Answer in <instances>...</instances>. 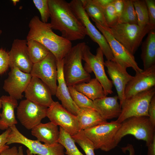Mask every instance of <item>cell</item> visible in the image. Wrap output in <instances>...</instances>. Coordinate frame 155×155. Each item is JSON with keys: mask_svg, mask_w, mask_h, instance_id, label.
Instances as JSON below:
<instances>
[{"mask_svg": "<svg viewBox=\"0 0 155 155\" xmlns=\"http://www.w3.org/2000/svg\"><path fill=\"white\" fill-rule=\"evenodd\" d=\"M33 2L40 12L41 21L47 23L50 18L48 0H33Z\"/></svg>", "mask_w": 155, "mask_h": 155, "instance_id": "obj_35", "label": "cell"}, {"mask_svg": "<svg viewBox=\"0 0 155 155\" xmlns=\"http://www.w3.org/2000/svg\"><path fill=\"white\" fill-rule=\"evenodd\" d=\"M97 28L104 36L113 53L114 59L123 67H131L136 73L143 71L138 66L134 55L116 40L109 32L107 27L103 26L96 22Z\"/></svg>", "mask_w": 155, "mask_h": 155, "instance_id": "obj_11", "label": "cell"}, {"mask_svg": "<svg viewBox=\"0 0 155 155\" xmlns=\"http://www.w3.org/2000/svg\"><path fill=\"white\" fill-rule=\"evenodd\" d=\"M1 108H2V104H1V100L0 98V110ZM1 114V113L0 112V118Z\"/></svg>", "mask_w": 155, "mask_h": 155, "instance_id": "obj_47", "label": "cell"}, {"mask_svg": "<svg viewBox=\"0 0 155 155\" xmlns=\"http://www.w3.org/2000/svg\"><path fill=\"white\" fill-rule=\"evenodd\" d=\"M86 12L94 22L106 27L108 26L104 16L103 9L96 3L93 0H81Z\"/></svg>", "mask_w": 155, "mask_h": 155, "instance_id": "obj_27", "label": "cell"}, {"mask_svg": "<svg viewBox=\"0 0 155 155\" xmlns=\"http://www.w3.org/2000/svg\"><path fill=\"white\" fill-rule=\"evenodd\" d=\"M86 44L81 42L72 47L64 58L63 73L67 86L88 82L91 79L82 63L83 49Z\"/></svg>", "mask_w": 155, "mask_h": 155, "instance_id": "obj_3", "label": "cell"}, {"mask_svg": "<svg viewBox=\"0 0 155 155\" xmlns=\"http://www.w3.org/2000/svg\"><path fill=\"white\" fill-rule=\"evenodd\" d=\"M117 95L112 97L106 96L93 101L96 110L105 120L117 118L121 111V106L118 101Z\"/></svg>", "mask_w": 155, "mask_h": 155, "instance_id": "obj_21", "label": "cell"}, {"mask_svg": "<svg viewBox=\"0 0 155 155\" xmlns=\"http://www.w3.org/2000/svg\"><path fill=\"white\" fill-rule=\"evenodd\" d=\"M27 155H35L30 153L29 150L27 149L26 151Z\"/></svg>", "mask_w": 155, "mask_h": 155, "instance_id": "obj_45", "label": "cell"}, {"mask_svg": "<svg viewBox=\"0 0 155 155\" xmlns=\"http://www.w3.org/2000/svg\"><path fill=\"white\" fill-rule=\"evenodd\" d=\"M2 33V31L1 30H0V35H1Z\"/></svg>", "mask_w": 155, "mask_h": 155, "instance_id": "obj_49", "label": "cell"}, {"mask_svg": "<svg viewBox=\"0 0 155 155\" xmlns=\"http://www.w3.org/2000/svg\"><path fill=\"white\" fill-rule=\"evenodd\" d=\"M147 146L148 148L147 155H155V136L152 142Z\"/></svg>", "mask_w": 155, "mask_h": 155, "instance_id": "obj_43", "label": "cell"}, {"mask_svg": "<svg viewBox=\"0 0 155 155\" xmlns=\"http://www.w3.org/2000/svg\"><path fill=\"white\" fill-rule=\"evenodd\" d=\"M137 19V25L144 28L149 24L147 8L145 0H133Z\"/></svg>", "mask_w": 155, "mask_h": 155, "instance_id": "obj_31", "label": "cell"}, {"mask_svg": "<svg viewBox=\"0 0 155 155\" xmlns=\"http://www.w3.org/2000/svg\"><path fill=\"white\" fill-rule=\"evenodd\" d=\"M46 117L50 121L65 130L71 136L80 130L76 115L73 114L58 101H53L47 108Z\"/></svg>", "mask_w": 155, "mask_h": 155, "instance_id": "obj_14", "label": "cell"}, {"mask_svg": "<svg viewBox=\"0 0 155 155\" xmlns=\"http://www.w3.org/2000/svg\"><path fill=\"white\" fill-rule=\"evenodd\" d=\"M155 95V88L154 87L126 99L121 106V113L117 120L121 123L133 117H148L149 103Z\"/></svg>", "mask_w": 155, "mask_h": 155, "instance_id": "obj_7", "label": "cell"}, {"mask_svg": "<svg viewBox=\"0 0 155 155\" xmlns=\"http://www.w3.org/2000/svg\"><path fill=\"white\" fill-rule=\"evenodd\" d=\"M132 153L131 150H129V155H132Z\"/></svg>", "mask_w": 155, "mask_h": 155, "instance_id": "obj_48", "label": "cell"}, {"mask_svg": "<svg viewBox=\"0 0 155 155\" xmlns=\"http://www.w3.org/2000/svg\"><path fill=\"white\" fill-rule=\"evenodd\" d=\"M27 41L28 54L33 64L43 60L50 52L45 46L36 40Z\"/></svg>", "mask_w": 155, "mask_h": 155, "instance_id": "obj_28", "label": "cell"}, {"mask_svg": "<svg viewBox=\"0 0 155 155\" xmlns=\"http://www.w3.org/2000/svg\"><path fill=\"white\" fill-rule=\"evenodd\" d=\"M26 99L47 107L53 102L49 87L40 79L32 77L25 91Z\"/></svg>", "mask_w": 155, "mask_h": 155, "instance_id": "obj_18", "label": "cell"}, {"mask_svg": "<svg viewBox=\"0 0 155 155\" xmlns=\"http://www.w3.org/2000/svg\"><path fill=\"white\" fill-rule=\"evenodd\" d=\"M104 55L99 47L96 55L91 52L90 47L86 44L83 49L82 60L85 62L84 68L88 73L93 72L96 78L102 85L106 95L112 94L113 84L107 76L104 69Z\"/></svg>", "mask_w": 155, "mask_h": 155, "instance_id": "obj_10", "label": "cell"}, {"mask_svg": "<svg viewBox=\"0 0 155 155\" xmlns=\"http://www.w3.org/2000/svg\"><path fill=\"white\" fill-rule=\"evenodd\" d=\"M94 2L102 9L113 2L114 0H93Z\"/></svg>", "mask_w": 155, "mask_h": 155, "instance_id": "obj_42", "label": "cell"}, {"mask_svg": "<svg viewBox=\"0 0 155 155\" xmlns=\"http://www.w3.org/2000/svg\"><path fill=\"white\" fill-rule=\"evenodd\" d=\"M11 131L7 139V145L12 144H22L28 149L31 153L38 155H65L64 147L57 143L53 145L42 144L37 140L28 138L18 130L16 125L10 127Z\"/></svg>", "mask_w": 155, "mask_h": 155, "instance_id": "obj_8", "label": "cell"}, {"mask_svg": "<svg viewBox=\"0 0 155 155\" xmlns=\"http://www.w3.org/2000/svg\"><path fill=\"white\" fill-rule=\"evenodd\" d=\"M27 42L26 40H14L8 52L9 67L16 68L23 72L30 73L33 64L28 54Z\"/></svg>", "mask_w": 155, "mask_h": 155, "instance_id": "obj_17", "label": "cell"}, {"mask_svg": "<svg viewBox=\"0 0 155 155\" xmlns=\"http://www.w3.org/2000/svg\"><path fill=\"white\" fill-rule=\"evenodd\" d=\"M148 113L150 122L155 128V95L151 99L148 108Z\"/></svg>", "mask_w": 155, "mask_h": 155, "instance_id": "obj_38", "label": "cell"}, {"mask_svg": "<svg viewBox=\"0 0 155 155\" xmlns=\"http://www.w3.org/2000/svg\"><path fill=\"white\" fill-rule=\"evenodd\" d=\"M107 28L113 36L133 55L144 37L155 27L150 24L142 28L137 24L118 23Z\"/></svg>", "mask_w": 155, "mask_h": 155, "instance_id": "obj_4", "label": "cell"}, {"mask_svg": "<svg viewBox=\"0 0 155 155\" xmlns=\"http://www.w3.org/2000/svg\"><path fill=\"white\" fill-rule=\"evenodd\" d=\"M145 1L147 8L149 24L155 27V0Z\"/></svg>", "mask_w": 155, "mask_h": 155, "instance_id": "obj_37", "label": "cell"}, {"mask_svg": "<svg viewBox=\"0 0 155 155\" xmlns=\"http://www.w3.org/2000/svg\"><path fill=\"white\" fill-rule=\"evenodd\" d=\"M52 29L60 32L61 36L71 41L84 39L86 30L64 0H48Z\"/></svg>", "mask_w": 155, "mask_h": 155, "instance_id": "obj_1", "label": "cell"}, {"mask_svg": "<svg viewBox=\"0 0 155 155\" xmlns=\"http://www.w3.org/2000/svg\"><path fill=\"white\" fill-rule=\"evenodd\" d=\"M113 3L102 9L105 19L108 28L113 26L119 23V18L114 9Z\"/></svg>", "mask_w": 155, "mask_h": 155, "instance_id": "obj_34", "label": "cell"}, {"mask_svg": "<svg viewBox=\"0 0 155 155\" xmlns=\"http://www.w3.org/2000/svg\"><path fill=\"white\" fill-rule=\"evenodd\" d=\"M75 142L83 150L86 155H95L94 145L85 135L83 130H80L75 134L71 136Z\"/></svg>", "mask_w": 155, "mask_h": 155, "instance_id": "obj_33", "label": "cell"}, {"mask_svg": "<svg viewBox=\"0 0 155 155\" xmlns=\"http://www.w3.org/2000/svg\"><path fill=\"white\" fill-rule=\"evenodd\" d=\"M121 125L117 120L110 122L106 121L83 131L93 144L95 150L108 152L118 144L115 137Z\"/></svg>", "mask_w": 155, "mask_h": 155, "instance_id": "obj_5", "label": "cell"}, {"mask_svg": "<svg viewBox=\"0 0 155 155\" xmlns=\"http://www.w3.org/2000/svg\"><path fill=\"white\" fill-rule=\"evenodd\" d=\"M30 74L37 78L49 87L52 95H55L57 85V59L51 52L43 60L33 64Z\"/></svg>", "mask_w": 155, "mask_h": 155, "instance_id": "obj_12", "label": "cell"}, {"mask_svg": "<svg viewBox=\"0 0 155 155\" xmlns=\"http://www.w3.org/2000/svg\"><path fill=\"white\" fill-rule=\"evenodd\" d=\"M73 86L77 91L93 101L106 96L102 85L96 78L91 79L88 82L79 84Z\"/></svg>", "mask_w": 155, "mask_h": 155, "instance_id": "obj_26", "label": "cell"}, {"mask_svg": "<svg viewBox=\"0 0 155 155\" xmlns=\"http://www.w3.org/2000/svg\"><path fill=\"white\" fill-rule=\"evenodd\" d=\"M104 65L107 68V73L115 87L121 106L125 100L126 86L133 76L129 74L127 69L122 67L114 59L106 61Z\"/></svg>", "mask_w": 155, "mask_h": 155, "instance_id": "obj_16", "label": "cell"}, {"mask_svg": "<svg viewBox=\"0 0 155 155\" xmlns=\"http://www.w3.org/2000/svg\"><path fill=\"white\" fill-rule=\"evenodd\" d=\"M121 124L115 137L118 143L122 138L127 135H133L137 139L145 141L147 146L152 142L155 136V128L151 125L148 117H131Z\"/></svg>", "mask_w": 155, "mask_h": 155, "instance_id": "obj_6", "label": "cell"}, {"mask_svg": "<svg viewBox=\"0 0 155 155\" xmlns=\"http://www.w3.org/2000/svg\"><path fill=\"white\" fill-rule=\"evenodd\" d=\"M124 7L119 23L137 24V19L133 0H123Z\"/></svg>", "mask_w": 155, "mask_h": 155, "instance_id": "obj_30", "label": "cell"}, {"mask_svg": "<svg viewBox=\"0 0 155 155\" xmlns=\"http://www.w3.org/2000/svg\"><path fill=\"white\" fill-rule=\"evenodd\" d=\"M18 152L17 148L14 146L4 150L0 153V155H18Z\"/></svg>", "mask_w": 155, "mask_h": 155, "instance_id": "obj_41", "label": "cell"}, {"mask_svg": "<svg viewBox=\"0 0 155 155\" xmlns=\"http://www.w3.org/2000/svg\"><path fill=\"white\" fill-rule=\"evenodd\" d=\"M113 4L116 13L119 19L123 9V0H114Z\"/></svg>", "mask_w": 155, "mask_h": 155, "instance_id": "obj_40", "label": "cell"}, {"mask_svg": "<svg viewBox=\"0 0 155 155\" xmlns=\"http://www.w3.org/2000/svg\"><path fill=\"white\" fill-rule=\"evenodd\" d=\"M59 130L60 133L57 142L65 149L66 151L65 153L67 155H84L77 148L71 136L60 127Z\"/></svg>", "mask_w": 155, "mask_h": 155, "instance_id": "obj_29", "label": "cell"}, {"mask_svg": "<svg viewBox=\"0 0 155 155\" xmlns=\"http://www.w3.org/2000/svg\"><path fill=\"white\" fill-rule=\"evenodd\" d=\"M10 69L7 78L4 81L3 88L9 96L17 100L21 99L32 76L30 73L23 72L17 68Z\"/></svg>", "mask_w": 155, "mask_h": 155, "instance_id": "obj_15", "label": "cell"}, {"mask_svg": "<svg viewBox=\"0 0 155 155\" xmlns=\"http://www.w3.org/2000/svg\"><path fill=\"white\" fill-rule=\"evenodd\" d=\"M13 3L14 4V5H16V3L19 1V0H12Z\"/></svg>", "mask_w": 155, "mask_h": 155, "instance_id": "obj_46", "label": "cell"}, {"mask_svg": "<svg viewBox=\"0 0 155 155\" xmlns=\"http://www.w3.org/2000/svg\"><path fill=\"white\" fill-rule=\"evenodd\" d=\"M31 133L40 142L53 145L58 143L60 132L58 126L50 121L41 123L31 129Z\"/></svg>", "mask_w": 155, "mask_h": 155, "instance_id": "obj_23", "label": "cell"}, {"mask_svg": "<svg viewBox=\"0 0 155 155\" xmlns=\"http://www.w3.org/2000/svg\"><path fill=\"white\" fill-rule=\"evenodd\" d=\"M17 108V118L21 124L28 130H31L39 124L46 117L47 107L26 99L22 100Z\"/></svg>", "mask_w": 155, "mask_h": 155, "instance_id": "obj_13", "label": "cell"}, {"mask_svg": "<svg viewBox=\"0 0 155 155\" xmlns=\"http://www.w3.org/2000/svg\"><path fill=\"white\" fill-rule=\"evenodd\" d=\"M0 98L2 108L0 115V129L6 130L18 123L14 110L18 104L17 100L9 96L3 95Z\"/></svg>", "mask_w": 155, "mask_h": 155, "instance_id": "obj_22", "label": "cell"}, {"mask_svg": "<svg viewBox=\"0 0 155 155\" xmlns=\"http://www.w3.org/2000/svg\"><path fill=\"white\" fill-rule=\"evenodd\" d=\"M155 85V65L141 72L136 73L128 83L125 91V100L147 90ZM125 101V100H124Z\"/></svg>", "mask_w": 155, "mask_h": 155, "instance_id": "obj_19", "label": "cell"}, {"mask_svg": "<svg viewBox=\"0 0 155 155\" xmlns=\"http://www.w3.org/2000/svg\"><path fill=\"white\" fill-rule=\"evenodd\" d=\"M141 50L140 56L145 70L155 65V29L148 33L142 43Z\"/></svg>", "mask_w": 155, "mask_h": 155, "instance_id": "obj_24", "label": "cell"}, {"mask_svg": "<svg viewBox=\"0 0 155 155\" xmlns=\"http://www.w3.org/2000/svg\"><path fill=\"white\" fill-rule=\"evenodd\" d=\"M68 88L72 99L79 108H88L96 110L93 101L77 91L73 86H68Z\"/></svg>", "mask_w": 155, "mask_h": 155, "instance_id": "obj_32", "label": "cell"}, {"mask_svg": "<svg viewBox=\"0 0 155 155\" xmlns=\"http://www.w3.org/2000/svg\"><path fill=\"white\" fill-rule=\"evenodd\" d=\"M64 58L61 60H57L58 85L55 95L65 108L73 114L77 115L80 108L72 99L65 81L63 73Z\"/></svg>", "mask_w": 155, "mask_h": 155, "instance_id": "obj_20", "label": "cell"}, {"mask_svg": "<svg viewBox=\"0 0 155 155\" xmlns=\"http://www.w3.org/2000/svg\"><path fill=\"white\" fill-rule=\"evenodd\" d=\"M69 3L73 12L85 27L87 35L98 44L107 60H113V53L106 39L91 22L81 0H72Z\"/></svg>", "mask_w": 155, "mask_h": 155, "instance_id": "obj_9", "label": "cell"}, {"mask_svg": "<svg viewBox=\"0 0 155 155\" xmlns=\"http://www.w3.org/2000/svg\"><path fill=\"white\" fill-rule=\"evenodd\" d=\"M11 129L9 128L0 135V153L4 150L9 148L6 145L7 137L11 132Z\"/></svg>", "mask_w": 155, "mask_h": 155, "instance_id": "obj_39", "label": "cell"}, {"mask_svg": "<svg viewBox=\"0 0 155 155\" xmlns=\"http://www.w3.org/2000/svg\"><path fill=\"white\" fill-rule=\"evenodd\" d=\"M76 116L80 130L88 129L107 121L96 110L90 108H80Z\"/></svg>", "mask_w": 155, "mask_h": 155, "instance_id": "obj_25", "label": "cell"}, {"mask_svg": "<svg viewBox=\"0 0 155 155\" xmlns=\"http://www.w3.org/2000/svg\"><path fill=\"white\" fill-rule=\"evenodd\" d=\"M28 27L26 40H34L41 43L54 55L57 60L63 59L72 47L71 41L55 34L50 23L42 22L37 16L32 18Z\"/></svg>", "mask_w": 155, "mask_h": 155, "instance_id": "obj_2", "label": "cell"}, {"mask_svg": "<svg viewBox=\"0 0 155 155\" xmlns=\"http://www.w3.org/2000/svg\"><path fill=\"white\" fill-rule=\"evenodd\" d=\"M9 67V57L8 52L0 49V75L5 73Z\"/></svg>", "mask_w": 155, "mask_h": 155, "instance_id": "obj_36", "label": "cell"}, {"mask_svg": "<svg viewBox=\"0 0 155 155\" xmlns=\"http://www.w3.org/2000/svg\"><path fill=\"white\" fill-rule=\"evenodd\" d=\"M18 155H24L23 153V149L22 147L20 146L18 148Z\"/></svg>", "mask_w": 155, "mask_h": 155, "instance_id": "obj_44", "label": "cell"}]
</instances>
